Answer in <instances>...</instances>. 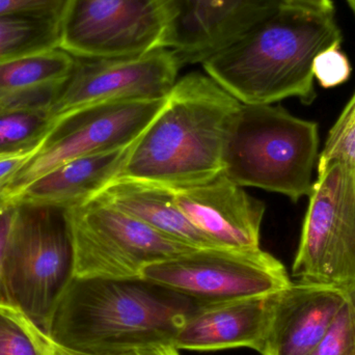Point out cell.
I'll list each match as a JSON object with an SVG mask.
<instances>
[{"label":"cell","instance_id":"28","mask_svg":"<svg viewBox=\"0 0 355 355\" xmlns=\"http://www.w3.org/2000/svg\"><path fill=\"white\" fill-rule=\"evenodd\" d=\"M288 6H300V8H310V10H320V12H334L333 0H283Z\"/></svg>","mask_w":355,"mask_h":355},{"label":"cell","instance_id":"10","mask_svg":"<svg viewBox=\"0 0 355 355\" xmlns=\"http://www.w3.org/2000/svg\"><path fill=\"white\" fill-rule=\"evenodd\" d=\"M164 37L156 0H71L60 49L75 58H130L164 48Z\"/></svg>","mask_w":355,"mask_h":355},{"label":"cell","instance_id":"19","mask_svg":"<svg viewBox=\"0 0 355 355\" xmlns=\"http://www.w3.org/2000/svg\"><path fill=\"white\" fill-rule=\"evenodd\" d=\"M74 62V56L58 48L0 64V99L60 87Z\"/></svg>","mask_w":355,"mask_h":355},{"label":"cell","instance_id":"5","mask_svg":"<svg viewBox=\"0 0 355 355\" xmlns=\"http://www.w3.org/2000/svg\"><path fill=\"white\" fill-rule=\"evenodd\" d=\"M3 260L10 306L48 337L56 306L75 277L67 210L16 204Z\"/></svg>","mask_w":355,"mask_h":355},{"label":"cell","instance_id":"27","mask_svg":"<svg viewBox=\"0 0 355 355\" xmlns=\"http://www.w3.org/2000/svg\"><path fill=\"white\" fill-rule=\"evenodd\" d=\"M35 152L0 157V190L31 159Z\"/></svg>","mask_w":355,"mask_h":355},{"label":"cell","instance_id":"20","mask_svg":"<svg viewBox=\"0 0 355 355\" xmlns=\"http://www.w3.org/2000/svg\"><path fill=\"white\" fill-rule=\"evenodd\" d=\"M62 19L44 14L0 17V64L60 48Z\"/></svg>","mask_w":355,"mask_h":355},{"label":"cell","instance_id":"21","mask_svg":"<svg viewBox=\"0 0 355 355\" xmlns=\"http://www.w3.org/2000/svg\"><path fill=\"white\" fill-rule=\"evenodd\" d=\"M53 343L20 311L0 304V355H51Z\"/></svg>","mask_w":355,"mask_h":355},{"label":"cell","instance_id":"31","mask_svg":"<svg viewBox=\"0 0 355 355\" xmlns=\"http://www.w3.org/2000/svg\"><path fill=\"white\" fill-rule=\"evenodd\" d=\"M346 1L349 4L350 8H352V12L355 15V0H346Z\"/></svg>","mask_w":355,"mask_h":355},{"label":"cell","instance_id":"3","mask_svg":"<svg viewBox=\"0 0 355 355\" xmlns=\"http://www.w3.org/2000/svg\"><path fill=\"white\" fill-rule=\"evenodd\" d=\"M241 105L209 75L193 72L178 79L116 180L181 188L217 176L223 172L227 132Z\"/></svg>","mask_w":355,"mask_h":355},{"label":"cell","instance_id":"13","mask_svg":"<svg viewBox=\"0 0 355 355\" xmlns=\"http://www.w3.org/2000/svg\"><path fill=\"white\" fill-rule=\"evenodd\" d=\"M172 189L182 212L215 245L240 250L261 248L266 207L223 172L202 183Z\"/></svg>","mask_w":355,"mask_h":355},{"label":"cell","instance_id":"29","mask_svg":"<svg viewBox=\"0 0 355 355\" xmlns=\"http://www.w3.org/2000/svg\"><path fill=\"white\" fill-rule=\"evenodd\" d=\"M120 355H180L179 350L172 345L155 346V347L143 348L133 350Z\"/></svg>","mask_w":355,"mask_h":355},{"label":"cell","instance_id":"7","mask_svg":"<svg viewBox=\"0 0 355 355\" xmlns=\"http://www.w3.org/2000/svg\"><path fill=\"white\" fill-rule=\"evenodd\" d=\"M309 198L292 275L304 283L354 289L355 166H327Z\"/></svg>","mask_w":355,"mask_h":355},{"label":"cell","instance_id":"30","mask_svg":"<svg viewBox=\"0 0 355 355\" xmlns=\"http://www.w3.org/2000/svg\"><path fill=\"white\" fill-rule=\"evenodd\" d=\"M51 355H76L71 354V352H66V350L62 349V348L58 347V346L54 345L53 348H52V354Z\"/></svg>","mask_w":355,"mask_h":355},{"label":"cell","instance_id":"2","mask_svg":"<svg viewBox=\"0 0 355 355\" xmlns=\"http://www.w3.org/2000/svg\"><path fill=\"white\" fill-rule=\"evenodd\" d=\"M342 40L334 12L284 4L202 64L242 104L294 97L309 105L316 99L315 58Z\"/></svg>","mask_w":355,"mask_h":355},{"label":"cell","instance_id":"14","mask_svg":"<svg viewBox=\"0 0 355 355\" xmlns=\"http://www.w3.org/2000/svg\"><path fill=\"white\" fill-rule=\"evenodd\" d=\"M347 291L292 283L273 296L272 315L262 355H311L320 343Z\"/></svg>","mask_w":355,"mask_h":355},{"label":"cell","instance_id":"24","mask_svg":"<svg viewBox=\"0 0 355 355\" xmlns=\"http://www.w3.org/2000/svg\"><path fill=\"white\" fill-rule=\"evenodd\" d=\"M342 43L335 44L318 54L313 64V74L319 85L331 89L343 85L350 78L352 64L342 51Z\"/></svg>","mask_w":355,"mask_h":355},{"label":"cell","instance_id":"6","mask_svg":"<svg viewBox=\"0 0 355 355\" xmlns=\"http://www.w3.org/2000/svg\"><path fill=\"white\" fill-rule=\"evenodd\" d=\"M75 277L141 279L146 267L196 248L168 237L95 196L67 210Z\"/></svg>","mask_w":355,"mask_h":355},{"label":"cell","instance_id":"11","mask_svg":"<svg viewBox=\"0 0 355 355\" xmlns=\"http://www.w3.org/2000/svg\"><path fill=\"white\" fill-rule=\"evenodd\" d=\"M180 69L176 56L166 48L130 58H75L51 105L54 122L100 104L168 97Z\"/></svg>","mask_w":355,"mask_h":355},{"label":"cell","instance_id":"22","mask_svg":"<svg viewBox=\"0 0 355 355\" xmlns=\"http://www.w3.org/2000/svg\"><path fill=\"white\" fill-rule=\"evenodd\" d=\"M336 162L355 166V93L329 130L324 148L319 154L318 173Z\"/></svg>","mask_w":355,"mask_h":355},{"label":"cell","instance_id":"15","mask_svg":"<svg viewBox=\"0 0 355 355\" xmlns=\"http://www.w3.org/2000/svg\"><path fill=\"white\" fill-rule=\"evenodd\" d=\"M273 296L198 304L178 331L174 347L191 352L246 347L261 354L270 324Z\"/></svg>","mask_w":355,"mask_h":355},{"label":"cell","instance_id":"12","mask_svg":"<svg viewBox=\"0 0 355 355\" xmlns=\"http://www.w3.org/2000/svg\"><path fill=\"white\" fill-rule=\"evenodd\" d=\"M164 22V48L180 67L202 64L269 18L283 0H156Z\"/></svg>","mask_w":355,"mask_h":355},{"label":"cell","instance_id":"8","mask_svg":"<svg viewBox=\"0 0 355 355\" xmlns=\"http://www.w3.org/2000/svg\"><path fill=\"white\" fill-rule=\"evenodd\" d=\"M141 279L183 294L198 304L264 297L292 284L283 263L262 248H196L146 267Z\"/></svg>","mask_w":355,"mask_h":355},{"label":"cell","instance_id":"9","mask_svg":"<svg viewBox=\"0 0 355 355\" xmlns=\"http://www.w3.org/2000/svg\"><path fill=\"white\" fill-rule=\"evenodd\" d=\"M166 101V97L110 102L60 119L31 159L2 187L0 198L12 200L33 180L71 160L130 147Z\"/></svg>","mask_w":355,"mask_h":355},{"label":"cell","instance_id":"25","mask_svg":"<svg viewBox=\"0 0 355 355\" xmlns=\"http://www.w3.org/2000/svg\"><path fill=\"white\" fill-rule=\"evenodd\" d=\"M71 0H0V17L14 14H44L64 19Z\"/></svg>","mask_w":355,"mask_h":355},{"label":"cell","instance_id":"17","mask_svg":"<svg viewBox=\"0 0 355 355\" xmlns=\"http://www.w3.org/2000/svg\"><path fill=\"white\" fill-rule=\"evenodd\" d=\"M96 196L148 227L192 248H218L182 212L172 188L137 180L119 179Z\"/></svg>","mask_w":355,"mask_h":355},{"label":"cell","instance_id":"16","mask_svg":"<svg viewBox=\"0 0 355 355\" xmlns=\"http://www.w3.org/2000/svg\"><path fill=\"white\" fill-rule=\"evenodd\" d=\"M132 146L66 162L33 180L10 200L64 210L80 206L118 178Z\"/></svg>","mask_w":355,"mask_h":355},{"label":"cell","instance_id":"18","mask_svg":"<svg viewBox=\"0 0 355 355\" xmlns=\"http://www.w3.org/2000/svg\"><path fill=\"white\" fill-rule=\"evenodd\" d=\"M60 87L0 99V157L39 149L55 124L51 105Z\"/></svg>","mask_w":355,"mask_h":355},{"label":"cell","instance_id":"1","mask_svg":"<svg viewBox=\"0 0 355 355\" xmlns=\"http://www.w3.org/2000/svg\"><path fill=\"white\" fill-rule=\"evenodd\" d=\"M198 302L144 279L74 277L50 322V341L76 355L174 346Z\"/></svg>","mask_w":355,"mask_h":355},{"label":"cell","instance_id":"4","mask_svg":"<svg viewBox=\"0 0 355 355\" xmlns=\"http://www.w3.org/2000/svg\"><path fill=\"white\" fill-rule=\"evenodd\" d=\"M318 150L317 123L282 106L242 104L227 132L223 173L241 187L277 192L296 202L310 196Z\"/></svg>","mask_w":355,"mask_h":355},{"label":"cell","instance_id":"26","mask_svg":"<svg viewBox=\"0 0 355 355\" xmlns=\"http://www.w3.org/2000/svg\"><path fill=\"white\" fill-rule=\"evenodd\" d=\"M17 205L12 200L0 198V304L10 306L3 284V260L10 225Z\"/></svg>","mask_w":355,"mask_h":355},{"label":"cell","instance_id":"23","mask_svg":"<svg viewBox=\"0 0 355 355\" xmlns=\"http://www.w3.org/2000/svg\"><path fill=\"white\" fill-rule=\"evenodd\" d=\"M311 355H355V288Z\"/></svg>","mask_w":355,"mask_h":355}]
</instances>
